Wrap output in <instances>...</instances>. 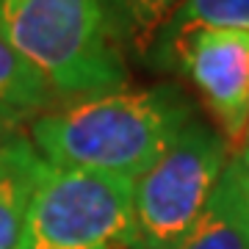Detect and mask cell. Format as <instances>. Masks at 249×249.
I'll use <instances>...</instances> for the list:
<instances>
[{"label": "cell", "mask_w": 249, "mask_h": 249, "mask_svg": "<svg viewBox=\"0 0 249 249\" xmlns=\"http://www.w3.org/2000/svg\"><path fill=\"white\" fill-rule=\"evenodd\" d=\"M194 119V103L175 83L111 89L55 103L31 127V144L50 166L136 180Z\"/></svg>", "instance_id": "1"}, {"label": "cell", "mask_w": 249, "mask_h": 249, "mask_svg": "<svg viewBox=\"0 0 249 249\" xmlns=\"http://www.w3.org/2000/svg\"><path fill=\"white\" fill-rule=\"evenodd\" d=\"M0 34L45 75L58 100L130 83L100 0H0Z\"/></svg>", "instance_id": "2"}, {"label": "cell", "mask_w": 249, "mask_h": 249, "mask_svg": "<svg viewBox=\"0 0 249 249\" xmlns=\"http://www.w3.org/2000/svg\"><path fill=\"white\" fill-rule=\"evenodd\" d=\"M17 249H142L133 180L45 163Z\"/></svg>", "instance_id": "3"}, {"label": "cell", "mask_w": 249, "mask_h": 249, "mask_svg": "<svg viewBox=\"0 0 249 249\" xmlns=\"http://www.w3.org/2000/svg\"><path fill=\"white\" fill-rule=\"evenodd\" d=\"M230 158V142L194 116L169 150L133 180L139 247H175L208 208Z\"/></svg>", "instance_id": "4"}, {"label": "cell", "mask_w": 249, "mask_h": 249, "mask_svg": "<svg viewBox=\"0 0 249 249\" xmlns=\"http://www.w3.org/2000/svg\"><path fill=\"white\" fill-rule=\"evenodd\" d=\"M150 64L172 67L199 94L213 127L232 144L249 127V34L194 28L152 50Z\"/></svg>", "instance_id": "5"}, {"label": "cell", "mask_w": 249, "mask_h": 249, "mask_svg": "<svg viewBox=\"0 0 249 249\" xmlns=\"http://www.w3.org/2000/svg\"><path fill=\"white\" fill-rule=\"evenodd\" d=\"M55 103L53 86L0 34V144L19 142L25 130Z\"/></svg>", "instance_id": "6"}, {"label": "cell", "mask_w": 249, "mask_h": 249, "mask_svg": "<svg viewBox=\"0 0 249 249\" xmlns=\"http://www.w3.org/2000/svg\"><path fill=\"white\" fill-rule=\"evenodd\" d=\"M172 249H249V213L232 158L202 216Z\"/></svg>", "instance_id": "7"}, {"label": "cell", "mask_w": 249, "mask_h": 249, "mask_svg": "<svg viewBox=\"0 0 249 249\" xmlns=\"http://www.w3.org/2000/svg\"><path fill=\"white\" fill-rule=\"evenodd\" d=\"M47 160L28 139L11 142L9 163L0 172V249H17L25 227L31 194Z\"/></svg>", "instance_id": "8"}, {"label": "cell", "mask_w": 249, "mask_h": 249, "mask_svg": "<svg viewBox=\"0 0 249 249\" xmlns=\"http://www.w3.org/2000/svg\"><path fill=\"white\" fill-rule=\"evenodd\" d=\"M111 36L122 53L147 61L183 0H100Z\"/></svg>", "instance_id": "9"}, {"label": "cell", "mask_w": 249, "mask_h": 249, "mask_svg": "<svg viewBox=\"0 0 249 249\" xmlns=\"http://www.w3.org/2000/svg\"><path fill=\"white\" fill-rule=\"evenodd\" d=\"M194 28H224V31H247L249 34V0H183V6L175 11L169 25L158 36L155 47L166 45L175 36L194 31Z\"/></svg>", "instance_id": "10"}, {"label": "cell", "mask_w": 249, "mask_h": 249, "mask_svg": "<svg viewBox=\"0 0 249 249\" xmlns=\"http://www.w3.org/2000/svg\"><path fill=\"white\" fill-rule=\"evenodd\" d=\"M235 160V169H238V180H241V194H244V205H247V213H249V150L238 152V155H232Z\"/></svg>", "instance_id": "11"}, {"label": "cell", "mask_w": 249, "mask_h": 249, "mask_svg": "<svg viewBox=\"0 0 249 249\" xmlns=\"http://www.w3.org/2000/svg\"><path fill=\"white\" fill-rule=\"evenodd\" d=\"M9 155H11V144H0V172L9 163Z\"/></svg>", "instance_id": "12"}, {"label": "cell", "mask_w": 249, "mask_h": 249, "mask_svg": "<svg viewBox=\"0 0 249 249\" xmlns=\"http://www.w3.org/2000/svg\"><path fill=\"white\" fill-rule=\"evenodd\" d=\"M244 147L249 150V127H247V136H244Z\"/></svg>", "instance_id": "13"}]
</instances>
